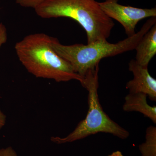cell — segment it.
Returning <instances> with one entry per match:
<instances>
[{"instance_id": "obj_5", "label": "cell", "mask_w": 156, "mask_h": 156, "mask_svg": "<svg viewBox=\"0 0 156 156\" xmlns=\"http://www.w3.org/2000/svg\"><path fill=\"white\" fill-rule=\"evenodd\" d=\"M119 0H105L98 2L103 12L112 20H117L122 26L128 37L136 34L135 28L141 20L156 17V8L140 9L125 6L118 3Z\"/></svg>"}, {"instance_id": "obj_14", "label": "cell", "mask_w": 156, "mask_h": 156, "mask_svg": "<svg viewBox=\"0 0 156 156\" xmlns=\"http://www.w3.org/2000/svg\"><path fill=\"white\" fill-rule=\"evenodd\" d=\"M108 156H124L119 151H117L112 153L110 155Z\"/></svg>"}, {"instance_id": "obj_4", "label": "cell", "mask_w": 156, "mask_h": 156, "mask_svg": "<svg viewBox=\"0 0 156 156\" xmlns=\"http://www.w3.org/2000/svg\"><path fill=\"white\" fill-rule=\"evenodd\" d=\"M98 72L99 66L89 71L80 83L88 92L89 108L85 119L67 136L64 137L52 136L50 138L51 141L62 144L83 139L98 133H108L122 139H126L129 136V132L112 120L101 105L98 93Z\"/></svg>"}, {"instance_id": "obj_1", "label": "cell", "mask_w": 156, "mask_h": 156, "mask_svg": "<svg viewBox=\"0 0 156 156\" xmlns=\"http://www.w3.org/2000/svg\"><path fill=\"white\" fill-rule=\"evenodd\" d=\"M53 38L44 33L27 35L14 46L19 61L36 77L56 82L76 80L82 83L84 78L76 73L70 64L53 50Z\"/></svg>"}, {"instance_id": "obj_7", "label": "cell", "mask_w": 156, "mask_h": 156, "mask_svg": "<svg viewBox=\"0 0 156 156\" xmlns=\"http://www.w3.org/2000/svg\"><path fill=\"white\" fill-rule=\"evenodd\" d=\"M135 50V61L141 66L148 67L156 54V23L143 36Z\"/></svg>"}, {"instance_id": "obj_13", "label": "cell", "mask_w": 156, "mask_h": 156, "mask_svg": "<svg viewBox=\"0 0 156 156\" xmlns=\"http://www.w3.org/2000/svg\"><path fill=\"white\" fill-rule=\"evenodd\" d=\"M6 115L4 114L2 110L0 108V130L5 126L6 123Z\"/></svg>"}, {"instance_id": "obj_10", "label": "cell", "mask_w": 156, "mask_h": 156, "mask_svg": "<svg viewBox=\"0 0 156 156\" xmlns=\"http://www.w3.org/2000/svg\"><path fill=\"white\" fill-rule=\"evenodd\" d=\"M17 5L25 8L34 9L45 0H14Z\"/></svg>"}, {"instance_id": "obj_9", "label": "cell", "mask_w": 156, "mask_h": 156, "mask_svg": "<svg viewBox=\"0 0 156 156\" xmlns=\"http://www.w3.org/2000/svg\"><path fill=\"white\" fill-rule=\"evenodd\" d=\"M145 142L139 146L141 156H156V128L150 126L147 128Z\"/></svg>"}, {"instance_id": "obj_3", "label": "cell", "mask_w": 156, "mask_h": 156, "mask_svg": "<svg viewBox=\"0 0 156 156\" xmlns=\"http://www.w3.org/2000/svg\"><path fill=\"white\" fill-rule=\"evenodd\" d=\"M34 10L42 18L67 17L75 20L86 31L87 44L107 40L115 26L95 0H45Z\"/></svg>"}, {"instance_id": "obj_6", "label": "cell", "mask_w": 156, "mask_h": 156, "mask_svg": "<svg viewBox=\"0 0 156 156\" xmlns=\"http://www.w3.org/2000/svg\"><path fill=\"white\" fill-rule=\"evenodd\" d=\"M128 69L132 73L133 79L126 84L129 93H143L153 101L156 100V80L149 73L148 67L138 64L135 59H131Z\"/></svg>"}, {"instance_id": "obj_11", "label": "cell", "mask_w": 156, "mask_h": 156, "mask_svg": "<svg viewBox=\"0 0 156 156\" xmlns=\"http://www.w3.org/2000/svg\"><path fill=\"white\" fill-rule=\"evenodd\" d=\"M8 40V34L5 26L2 23H0V48L5 44Z\"/></svg>"}, {"instance_id": "obj_12", "label": "cell", "mask_w": 156, "mask_h": 156, "mask_svg": "<svg viewBox=\"0 0 156 156\" xmlns=\"http://www.w3.org/2000/svg\"><path fill=\"white\" fill-rule=\"evenodd\" d=\"M0 156H17L15 150L11 147L0 148Z\"/></svg>"}, {"instance_id": "obj_2", "label": "cell", "mask_w": 156, "mask_h": 156, "mask_svg": "<svg viewBox=\"0 0 156 156\" xmlns=\"http://www.w3.org/2000/svg\"><path fill=\"white\" fill-rule=\"evenodd\" d=\"M155 23L156 17H150L138 32L115 44L105 40L87 44L65 45L53 37L52 47L58 55L70 64L76 73L84 78L88 72L99 66L103 58L135 50L141 38Z\"/></svg>"}, {"instance_id": "obj_8", "label": "cell", "mask_w": 156, "mask_h": 156, "mask_svg": "<svg viewBox=\"0 0 156 156\" xmlns=\"http://www.w3.org/2000/svg\"><path fill=\"white\" fill-rule=\"evenodd\" d=\"M147 97V95L144 93H129L125 97L123 110L127 112H139L156 124V107L149 105Z\"/></svg>"}]
</instances>
